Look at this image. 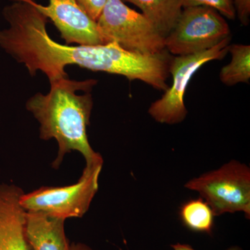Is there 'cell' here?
Instances as JSON below:
<instances>
[{"mask_svg":"<svg viewBox=\"0 0 250 250\" xmlns=\"http://www.w3.org/2000/svg\"><path fill=\"white\" fill-rule=\"evenodd\" d=\"M97 24L106 42H116L129 52L146 55L166 50V38L143 14L130 9L122 0H107Z\"/></svg>","mask_w":250,"mask_h":250,"instance_id":"cell-2","label":"cell"},{"mask_svg":"<svg viewBox=\"0 0 250 250\" xmlns=\"http://www.w3.org/2000/svg\"><path fill=\"white\" fill-rule=\"evenodd\" d=\"M96 83L95 80L77 82L65 77L51 83L48 93L36 94L26 104L40 124L41 139H54L58 143L53 168L58 169L65 154L72 151L82 154L85 166L104 164L103 156L94 151L87 135L93 105L90 91Z\"/></svg>","mask_w":250,"mask_h":250,"instance_id":"cell-1","label":"cell"},{"mask_svg":"<svg viewBox=\"0 0 250 250\" xmlns=\"http://www.w3.org/2000/svg\"><path fill=\"white\" fill-rule=\"evenodd\" d=\"M64 219L41 210L26 211L24 232L31 250H70Z\"/></svg>","mask_w":250,"mask_h":250,"instance_id":"cell-9","label":"cell"},{"mask_svg":"<svg viewBox=\"0 0 250 250\" xmlns=\"http://www.w3.org/2000/svg\"><path fill=\"white\" fill-rule=\"evenodd\" d=\"M24 193L15 184H0V250H31L24 232Z\"/></svg>","mask_w":250,"mask_h":250,"instance_id":"cell-8","label":"cell"},{"mask_svg":"<svg viewBox=\"0 0 250 250\" xmlns=\"http://www.w3.org/2000/svg\"><path fill=\"white\" fill-rule=\"evenodd\" d=\"M185 188L198 192L215 217L243 212L250 218V169L238 161L190 179Z\"/></svg>","mask_w":250,"mask_h":250,"instance_id":"cell-3","label":"cell"},{"mask_svg":"<svg viewBox=\"0 0 250 250\" xmlns=\"http://www.w3.org/2000/svg\"><path fill=\"white\" fill-rule=\"evenodd\" d=\"M171 248L173 250H196L192 248L191 246L188 244H182V243H176V244L171 245ZM226 250H243L240 247L234 246L230 247Z\"/></svg>","mask_w":250,"mask_h":250,"instance_id":"cell-16","label":"cell"},{"mask_svg":"<svg viewBox=\"0 0 250 250\" xmlns=\"http://www.w3.org/2000/svg\"><path fill=\"white\" fill-rule=\"evenodd\" d=\"M184 8L207 6L216 10L223 17L229 20L236 18V11L233 0H182Z\"/></svg>","mask_w":250,"mask_h":250,"instance_id":"cell-13","label":"cell"},{"mask_svg":"<svg viewBox=\"0 0 250 250\" xmlns=\"http://www.w3.org/2000/svg\"><path fill=\"white\" fill-rule=\"evenodd\" d=\"M231 35L229 26L216 10L207 6L184 8L166 38V49L176 56L212 48Z\"/></svg>","mask_w":250,"mask_h":250,"instance_id":"cell-6","label":"cell"},{"mask_svg":"<svg viewBox=\"0 0 250 250\" xmlns=\"http://www.w3.org/2000/svg\"><path fill=\"white\" fill-rule=\"evenodd\" d=\"M131 3L142 11L143 14L164 38L173 29L183 10L182 0H122Z\"/></svg>","mask_w":250,"mask_h":250,"instance_id":"cell-10","label":"cell"},{"mask_svg":"<svg viewBox=\"0 0 250 250\" xmlns=\"http://www.w3.org/2000/svg\"><path fill=\"white\" fill-rule=\"evenodd\" d=\"M229 52L231 54V62L220 70V81L229 86L239 83H249L250 46L243 44H230Z\"/></svg>","mask_w":250,"mask_h":250,"instance_id":"cell-11","label":"cell"},{"mask_svg":"<svg viewBox=\"0 0 250 250\" xmlns=\"http://www.w3.org/2000/svg\"><path fill=\"white\" fill-rule=\"evenodd\" d=\"M70 250H97L93 249L90 246H87L84 243H72L70 247Z\"/></svg>","mask_w":250,"mask_h":250,"instance_id":"cell-17","label":"cell"},{"mask_svg":"<svg viewBox=\"0 0 250 250\" xmlns=\"http://www.w3.org/2000/svg\"><path fill=\"white\" fill-rule=\"evenodd\" d=\"M77 4L84 10L94 21H98L107 0H75Z\"/></svg>","mask_w":250,"mask_h":250,"instance_id":"cell-14","label":"cell"},{"mask_svg":"<svg viewBox=\"0 0 250 250\" xmlns=\"http://www.w3.org/2000/svg\"><path fill=\"white\" fill-rule=\"evenodd\" d=\"M233 6L240 22L244 26L250 23V0H233Z\"/></svg>","mask_w":250,"mask_h":250,"instance_id":"cell-15","label":"cell"},{"mask_svg":"<svg viewBox=\"0 0 250 250\" xmlns=\"http://www.w3.org/2000/svg\"><path fill=\"white\" fill-rule=\"evenodd\" d=\"M103 164L85 166L77 183L62 187H41L23 193L21 205L26 211L41 210L66 220L82 218L99 189Z\"/></svg>","mask_w":250,"mask_h":250,"instance_id":"cell-4","label":"cell"},{"mask_svg":"<svg viewBox=\"0 0 250 250\" xmlns=\"http://www.w3.org/2000/svg\"><path fill=\"white\" fill-rule=\"evenodd\" d=\"M230 41L231 36L207 50L189 55L176 56L170 59L169 73L172 76V85L148 109V113L154 121L161 124L176 125L185 120L188 111L184 97L189 82L207 62L225 58L229 52Z\"/></svg>","mask_w":250,"mask_h":250,"instance_id":"cell-5","label":"cell"},{"mask_svg":"<svg viewBox=\"0 0 250 250\" xmlns=\"http://www.w3.org/2000/svg\"><path fill=\"white\" fill-rule=\"evenodd\" d=\"M179 216L188 229L195 232L211 233L215 215L210 206L201 197L189 200L182 205Z\"/></svg>","mask_w":250,"mask_h":250,"instance_id":"cell-12","label":"cell"},{"mask_svg":"<svg viewBox=\"0 0 250 250\" xmlns=\"http://www.w3.org/2000/svg\"><path fill=\"white\" fill-rule=\"evenodd\" d=\"M60 31L67 45H101L107 44L99 31L98 24L75 0H49L47 6L28 0Z\"/></svg>","mask_w":250,"mask_h":250,"instance_id":"cell-7","label":"cell"}]
</instances>
